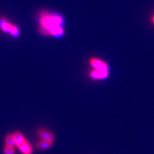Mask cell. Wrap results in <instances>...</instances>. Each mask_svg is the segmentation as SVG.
<instances>
[{
	"label": "cell",
	"instance_id": "obj_1",
	"mask_svg": "<svg viewBox=\"0 0 154 154\" xmlns=\"http://www.w3.org/2000/svg\"><path fill=\"white\" fill-rule=\"evenodd\" d=\"M38 31L45 36L59 38L64 34L63 18L61 15L49 11H41L38 15Z\"/></svg>",
	"mask_w": 154,
	"mask_h": 154
},
{
	"label": "cell",
	"instance_id": "obj_2",
	"mask_svg": "<svg viewBox=\"0 0 154 154\" xmlns=\"http://www.w3.org/2000/svg\"><path fill=\"white\" fill-rule=\"evenodd\" d=\"M89 64L93 69L99 72L100 80L105 79L109 76V65L104 61L98 58H91Z\"/></svg>",
	"mask_w": 154,
	"mask_h": 154
},
{
	"label": "cell",
	"instance_id": "obj_3",
	"mask_svg": "<svg viewBox=\"0 0 154 154\" xmlns=\"http://www.w3.org/2000/svg\"><path fill=\"white\" fill-rule=\"evenodd\" d=\"M0 30L5 34H8L14 38H18L20 36V29L16 24L9 22L5 17H0Z\"/></svg>",
	"mask_w": 154,
	"mask_h": 154
},
{
	"label": "cell",
	"instance_id": "obj_4",
	"mask_svg": "<svg viewBox=\"0 0 154 154\" xmlns=\"http://www.w3.org/2000/svg\"><path fill=\"white\" fill-rule=\"evenodd\" d=\"M37 135L38 137L41 138V140L54 142L55 139V136L53 133L44 128H38L37 130Z\"/></svg>",
	"mask_w": 154,
	"mask_h": 154
},
{
	"label": "cell",
	"instance_id": "obj_5",
	"mask_svg": "<svg viewBox=\"0 0 154 154\" xmlns=\"http://www.w3.org/2000/svg\"><path fill=\"white\" fill-rule=\"evenodd\" d=\"M17 148L22 154H32L33 153V148L29 142L25 140L22 144L17 146Z\"/></svg>",
	"mask_w": 154,
	"mask_h": 154
},
{
	"label": "cell",
	"instance_id": "obj_6",
	"mask_svg": "<svg viewBox=\"0 0 154 154\" xmlns=\"http://www.w3.org/2000/svg\"><path fill=\"white\" fill-rule=\"evenodd\" d=\"M54 142L40 140L36 143V148L38 150H47L53 146Z\"/></svg>",
	"mask_w": 154,
	"mask_h": 154
},
{
	"label": "cell",
	"instance_id": "obj_7",
	"mask_svg": "<svg viewBox=\"0 0 154 154\" xmlns=\"http://www.w3.org/2000/svg\"><path fill=\"white\" fill-rule=\"evenodd\" d=\"M13 136H14L15 143H16V146H19L20 144H22L23 142H24L26 140V138H24V136L22 134L20 131H15L13 133Z\"/></svg>",
	"mask_w": 154,
	"mask_h": 154
},
{
	"label": "cell",
	"instance_id": "obj_8",
	"mask_svg": "<svg viewBox=\"0 0 154 154\" xmlns=\"http://www.w3.org/2000/svg\"><path fill=\"white\" fill-rule=\"evenodd\" d=\"M5 146H13V147H14V146H16L14 136H13L12 134H8L7 136H6L5 138Z\"/></svg>",
	"mask_w": 154,
	"mask_h": 154
},
{
	"label": "cell",
	"instance_id": "obj_9",
	"mask_svg": "<svg viewBox=\"0 0 154 154\" xmlns=\"http://www.w3.org/2000/svg\"><path fill=\"white\" fill-rule=\"evenodd\" d=\"M4 154H15V149L13 146H5L3 149Z\"/></svg>",
	"mask_w": 154,
	"mask_h": 154
},
{
	"label": "cell",
	"instance_id": "obj_10",
	"mask_svg": "<svg viewBox=\"0 0 154 154\" xmlns=\"http://www.w3.org/2000/svg\"><path fill=\"white\" fill-rule=\"evenodd\" d=\"M151 20H152V22H153V24H154V15L153 17H152V19H151Z\"/></svg>",
	"mask_w": 154,
	"mask_h": 154
}]
</instances>
